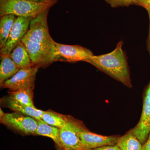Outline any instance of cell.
<instances>
[{"label": "cell", "mask_w": 150, "mask_h": 150, "mask_svg": "<svg viewBox=\"0 0 150 150\" xmlns=\"http://www.w3.org/2000/svg\"><path fill=\"white\" fill-rule=\"evenodd\" d=\"M6 103L8 106L15 112H20L24 115H28L36 120H41L43 110L38 109L36 108L30 107L12 99L9 96L7 98Z\"/></svg>", "instance_id": "cell-13"}, {"label": "cell", "mask_w": 150, "mask_h": 150, "mask_svg": "<svg viewBox=\"0 0 150 150\" xmlns=\"http://www.w3.org/2000/svg\"><path fill=\"white\" fill-rule=\"evenodd\" d=\"M139 6H142L146 9L150 8V0H140Z\"/></svg>", "instance_id": "cell-22"}, {"label": "cell", "mask_w": 150, "mask_h": 150, "mask_svg": "<svg viewBox=\"0 0 150 150\" xmlns=\"http://www.w3.org/2000/svg\"><path fill=\"white\" fill-rule=\"evenodd\" d=\"M9 97L12 99L30 107L35 108L33 100V90H20L10 91L9 92Z\"/></svg>", "instance_id": "cell-19"}, {"label": "cell", "mask_w": 150, "mask_h": 150, "mask_svg": "<svg viewBox=\"0 0 150 150\" xmlns=\"http://www.w3.org/2000/svg\"></svg>", "instance_id": "cell-29"}, {"label": "cell", "mask_w": 150, "mask_h": 150, "mask_svg": "<svg viewBox=\"0 0 150 150\" xmlns=\"http://www.w3.org/2000/svg\"><path fill=\"white\" fill-rule=\"evenodd\" d=\"M41 120L48 125L61 129L67 124L68 116H66L51 110L43 111Z\"/></svg>", "instance_id": "cell-18"}, {"label": "cell", "mask_w": 150, "mask_h": 150, "mask_svg": "<svg viewBox=\"0 0 150 150\" xmlns=\"http://www.w3.org/2000/svg\"><path fill=\"white\" fill-rule=\"evenodd\" d=\"M123 41L118 42L115 49L108 54L91 56L85 62L93 65L129 88L132 87L130 72Z\"/></svg>", "instance_id": "cell-1"}, {"label": "cell", "mask_w": 150, "mask_h": 150, "mask_svg": "<svg viewBox=\"0 0 150 150\" xmlns=\"http://www.w3.org/2000/svg\"><path fill=\"white\" fill-rule=\"evenodd\" d=\"M1 123L25 134H35L38 121L35 118L15 112L5 113L1 118Z\"/></svg>", "instance_id": "cell-7"}, {"label": "cell", "mask_w": 150, "mask_h": 150, "mask_svg": "<svg viewBox=\"0 0 150 150\" xmlns=\"http://www.w3.org/2000/svg\"><path fill=\"white\" fill-rule=\"evenodd\" d=\"M21 41L26 47L33 67H45L56 62L54 50L24 37Z\"/></svg>", "instance_id": "cell-5"}, {"label": "cell", "mask_w": 150, "mask_h": 150, "mask_svg": "<svg viewBox=\"0 0 150 150\" xmlns=\"http://www.w3.org/2000/svg\"><path fill=\"white\" fill-rule=\"evenodd\" d=\"M56 150H69L66 149H64V148L60 147L58 146H56Z\"/></svg>", "instance_id": "cell-28"}, {"label": "cell", "mask_w": 150, "mask_h": 150, "mask_svg": "<svg viewBox=\"0 0 150 150\" xmlns=\"http://www.w3.org/2000/svg\"><path fill=\"white\" fill-rule=\"evenodd\" d=\"M112 8L129 6L132 5L139 6L140 0H105Z\"/></svg>", "instance_id": "cell-20"}, {"label": "cell", "mask_w": 150, "mask_h": 150, "mask_svg": "<svg viewBox=\"0 0 150 150\" xmlns=\"http://www.w3.org/2000/svg\"><path fill=\"white\" fill-rule=\"evenodd\" d=\"M147 10L148 11V13H149V17L150 19V34H149V44L150 47V8L147 9Z\"/></svg>", "instance_id": "cell-27"}, {"label": "cell", "mask_w": 150, "mask_h": 150, "mask_svg": "<svg viewBox=\"0 0 150 150\" xmlns=\"http://www.w3.org/2000/svg\"><path fill=\"white\" fill-rule=\"evenodd\" d=\"M35 134L52 139L56 146L60 147V129L48 125L42 120H38Z\"/></svg>", "instance_id": "cell-15"}, {"label": "cell", "mask_w": 150, "mask_h": 150, "mask_svg": "<svg viewBox=\"0 0 150 150\" xmlns=\"http://www.w3.org/2000/svg\"><path fill=\"white\" fill-rule=\"evenodd\" d=\"M80 137L83 150L92 149L105 146L116 144L119 137L105 136L91 132L86 128L81 131Z\"/></svg>", "instance_id": "cell-11"}, {"label": "cell", "mask_w": 150, "mask_h": 150, "mask_svg": "<svg viewBox=\"0 0 150 150\" xmlns=\"http://www.w3.org/2000/svg\"><path fill=\"white\" fill-rule=\"evenodd\" d=\"M5 114V113L3 112L1 108L0 109V118H2Z\"/></svg>", "instance_id": "cell-25"}, {"label": "cell", "mask_w": 150, "mask_h": 150, "mask_svg": "<svg viewBox=\"0 0 150 150\" xmlns=\"http://www.w3.org/2000/svg\"><path fill=\"white\" fill-rule=\"evenodd\" d=\"M33 17H17L5 45L0 50L1 55H8L21 42L29 28L30 23Z\"/></svg>", "instance_id": "cell-9"}, {"label": "cell", "mask_w": 150, "mask_h": 150, "mask_svg": "<svg viewBox=\"0 0 150 150\" xmlns=\"http://www.w3.org/2000/svg\"><path fill=\"white\" fill-rule=\"evenodd\" d=\"M131 131L142 144H144L150 133V81L144 94L143 108L139 121Z\"/></svg>", "instance_id": "cell-10"}, {"label": "cell", "mask_w": 150, "mask_h": 150, "mask_svg": "<svg viewBox=\"0 0 150 150\" xmlns=\"http://www.w3.org/2000/svg\"><path fill=\"white\" fill-rule=\"evenodd\" d=\"M55 59L56 61L76 62H85L93 56L92 52L79 45H69L56 42L55 48Z\"/></svg>", "instance_id": "cell-6"}, {"label": "cell", "mask_w": 150, "mask_h": 150, "mask_svg": "<svg viewBox=\"0 0 150 150\" xmlns=\"http://www.w3.org/2000/svg\"><path fill=\"white\" fill-rule=\"evenodd\" d=\"M85 128L82 122L68 116L67 124L60 129V147L69 150H83L80 134Z\"/></svg>", "instance_id": "cell-4"}, {"label": "cell", "mask_w": 150, "mask_h": 150, "mask_svg": "<svg viewBox=\"0 0 150 150\" xmlns=\"http://www.w3.org/2000/svg\"><path fill=\"white\" fill-rule=\"evenodd\" d=\"M38 69L37 67H32L20 69L12 77L6 81L2 87L8 89L10 91L25 89L33 90Z\"/></svg>", "instance_id": "cell-8"}, {"label": "cell", "mask_w": 150, "mask_h": 150, "mask_svg": "<svg viewBox=\"0 0 150 150\" xmlns=\"http://www.w3.org/2000/svg\"><path fill=\"white\" fill-rule=\"evenodd\" d=\"M17 17L13 14L6 15L0 19V48L5 45Z\"/></svg>", "instance_id": "cell-16"}, {"label": "cell", "mask_w": 150, "mask_h": 150, "mask_svg": "<svg viewBox=\"0 0 150 150\" xmlns=\"http://www.w3.org/2000/svg\"><path fill=\"white\" fill-rule=\"evenodd\" d=\"M47 1H48V2L54 4V5L57 2L58 0H47Z\"/></svg>", "instance_id": "cell-26"}, {"label": "cell", "mask_w": 150, "mask_h": 150, "mask_svg": "<svg viewBox=\"0 0 150 150\" xmlns=\"http://www.w3.org/2000/svg\"><path fill=\"white\" fill-rule=\"evenodd\" d=\"M142 150H150V133L146 141L142 146Z\"/></svg>", "instance_id": "cell-23"}, {"label": "cell", "mask_w": 150, "mask_h": 150, "mask_svg": "<svg viewBox=\"0 0 150 150\" xmlns=\"http://www.w3.org/2000/svg\"><path fill=\"white\" fill-rule=\"evenodd\" d=\"M53 5L51 3H36L29 0H0V16L13 14L16 17H34Z\"/></svg>", "instance_id": "cell-2"}, {"label": "cell", "mask_w": 150, "mask_h": 150, "mask_svg": "<svg viewBox=\"0 0 150 150\" xmlns=\"http://www.w3.org/2000/svg\"><path fill=\"white\" fill-rule=\"evenodd\" d=\"M49 8L45 10L32 19L24 38L55 51V42L49 33L48 15Z\"/></svg>", "instance_id": "cell-3"}, {"label": "cell", "mask_w": 150, "mask_h": 150, "mask_svg": "<svg viewBox=\"0 0 150 150\" xmlns=\"http://www.w3.org/2000/svg\"><path fill=\"white\" fill-rule=\"evenodd\" d=\"M9 55L19 69L33 67L26 47L22 41L17 45Z\"/></svg>", "instance_id": "cell-12"}, {"label": "cell", "mask_w": 150, "mask_h": 150, "mask_svg": "<svg viewBox=\"0 0 150 150\" xmlns=\"http://www.w3.org/2000/svg\"><path fill=\"white\" fill-rule=\"evenodd\" d=\"M31 1L34 2L39 3H50L48 2L47 0H29Z\"/></svg>", "instance_id": "cell-24"}, {"label": "cell", "mask_w": 150, "mask_h": 150, "mask_svg": "<svg viewBox=\"0 0 150 150\" xmlns=\"http://www.w3.org/2000/svg\"><path fill=\"white\" fill-rule=\"evenodd\" d=\"M86 150H122L117 145L105 146L92 149Z\"/></svg>", "instance_id": "cell-21"}, {"label": "cell", "mask_w": 150, "mask_h": 150, "mask_svg": "<svg viewBox=\"0 0 150 150\" xmlns=\"http://www.w3.org/2000/svg\"><path fill=\"white\" fill-rule=\"evenodd\" d=\"M0 84L1 86L6 81L12 77L19 70L9 55H1Z\"/></svg>", "instance_id": "cell-14"}, {"label": "cell", "mask_w": 150, "mask_h": 150, "mask_svg": "<svg viewBox=\"0 0 150 150\" xmlns=\"http://www.w3.org/2000/svg\"><path fill=\"white\" fill-rule=\"evenodd\" d=\"M116 145L122 150H142L143 146L131 130L118 138Z\"/></svg>", "instance_id": "cell-17"}]
</instances>
